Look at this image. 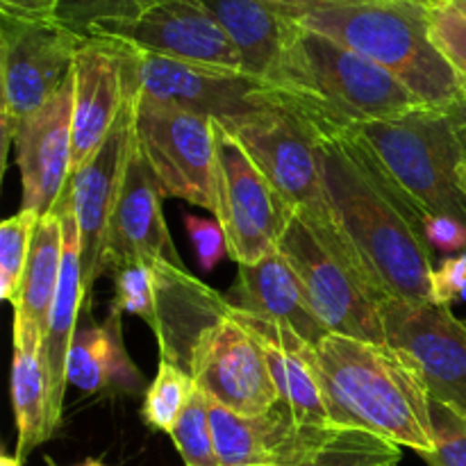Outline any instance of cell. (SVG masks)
I'll return each mask as SVG.
<instances>
[{"mask_svg":"<svg viewBox=\"0 0 466 466\" xmlns=\"http://www.w3.org/2000/svg\"><path fill=\"white\" fill-rule=\"evenodd\" d=\"M194 391L196 382L187 369L167 362V360H159L157 376H155V380L150 382L144 394L141 417L153 431L171 435L180 414L189 405Z\"/></svg>","mask_w":466,"mask_h":466,"instance_id":"obj_29","label":"cell"},{"mask_svg":"<svg viewBox=\"0 0 466 466\" xmlns=\"http://www.w3.org/2000/svg\"><path fill=\"white\" fill-rule=\"evenodd\" d=\"M85 36L116 39L176 62L244 73L235 44L203 0H167L132 21L98 23Z\"/></svg>","mask_w":466,"mask_h":466,"instance_id":"obj_14","label":"cell"},{"mask_svg":"<svg viewBox=\"0 0 466 466\" xmlns=\"http://www.w3.org/2000/svg\"><path fill=\"white\" fill-rule=\"evenodd\" d=\"M59 0H0V14L14 18H55Z\"/></svg>","mask_w":466,"mask_h":466,"instance_id":"obj_39","label":"cell"},{"mask_svg":"<svg viewBox=\"0 0 466 466\" xmlns=\"http://www.w3.org/2000/svg\"><path fill=\"white\" fill-rule=\"evenodd\" d=\"M426 3H449V0H426Z\"/></svg>","mask_w":466,"mask_h":466,"instance_id":"obj_44","label":"cell"},{"mask_svg":"<svg viewBox=\"0 0 466 466\" xmlns=\"http://www.w3.org/2000/svg\"><path fill=\"white\" fill-rule=\"evenodd\" d=\"M126 103L118 44L105 36H85L73 62V171L98 153Z\"/></svg>","mask_w":466,"mask_h":466,"instance_id":"obj_19","label":"cell"},{"mask_svg":"<svg viewBox=\"0 0 466 466\" xmlns=\"http://www.w3.org/2000/svg\"><path fill=\"white\" fill-rule=\"evenodd\" d=\"M387 346L410 364L432 403L466 417V326L451 308L387 299L380 303Z\"/></svg>","mask_w":466,"mask_h":466,"instance_id":"obj_12","label":"cell"},{"mask_svg":"<svg viewBox=\"0 0 466 466\" xmlns=\"http://www.w3.org/2000/svg\"><path fill=\"white\" fill-rule=\"evenodd\" d=\"M77 466H107V464L98 462V460H85V462H82V464H77Z\"/></svg>","mask_w":466,"mask_h":466,"instance_id":"obj_43","label":"cell"},{"mask_svg":"<svg viewBox=\"0 0 466 466\" xmlns=\"http://www.w3.org/2000/svg\"><path fill=\"white\" fill-rule=\"evenodd\" d=\"M444 5L453 7L455 12H460L466 18V0H449V3H444Z\"/></svg>","mask_w":466,"mask_h":466,"instance_id":"obj_41","label":"cell"},{"mask_svg":"<svg viewBox=\"0 0 466 466\" xmlns=\"http://www.w3.org/2000/svg\"><path fill=\"white\" fill-rule=\"evenodd\" d=\"M116 44L121 48L127 96L155 100L221 123L244 118L268 105L262 96V82L246 73L196 66L144 53L123 41Z\"/></svg>","mask_w":466,"mask_h":466,"instance_id":"obj_11","label":"cell"},{"mask_svg":"<svg viewBox=\"0 0 466 466\" xmlns=\"http://www.w3.org/2000/svg\"><path fill=\"white\" fill-rule=\"evenodd\" d=\"M237 308L289 328L314 349L321 344L323 337L330 335L314 312L303 282L280 250L255 264H237Z\"/></svg>","mask_w":466,"mask_h":466,"instance_id":"obj_23","label":"cell"},{"mask_svg":"<svg viewBox=\"0 0 466 466\" xmlns=\"http://www.w3.org/2000/svg\"><path fill=\"white\" fill-rule=\"evenodd\" d=\"M232 303L191 276L187 268L157 262V303L150 323L167 362L189 371L191 350L208 328L228 317Z\"/></svg>","mask_w":466,"mask_h":466,"instance_id":"obj_22","label":"cell"},{"mask_svg":"<svg viewBox=\"0 0 466 466\" xmlns=\"http://www.w3.org/2000/svg\"><path fill=\"white\" fill-rule=\"evenodd\" d=\"M466 299V250L435 264L431 276V303L451 305Z\"/></svg>","mask_w":466,"mask_h":466,"instance_id":"obj_37","label":"cell"},{"mask_svg":"<svg viewBox=\"0 0 466 466\" xmlns=\"http://www.w3.org/2000/svg\"><path fill=\"white\" fill-rule=\"evenodd\" d=\"M12 408L16 421V458L23 462L36 446L55 435L44 344L39 341H14Z\"/></svg>","mask_w":466,"mask_h":466,"instance_id":"obj_27","label":"cell"},{"mask_svg":"<svg viewBox=\"0 0 466 466\" xmlns=\"http://www.w3.org/2000/svg\"><path fill=\"white\" fill-rule=\"evenodd\" d=\"M241 57L246 76L264 82L282 57L289 21L273 0H203Z\"/></svg>","mask_w":466,"mask_h":466,"instance_id":"obj_25","label":"cell"},{"mask_svg":"<svg viewBox=\"0 0 466 466\" xmlns=\"http://www.w3.org/2000/svg\"><path fill=\"white\" fill-rule=\"evenodd\" d=\"M171 440L187 466H221L209 423V399L198 387L171 431Z\"/></svg>","mask_w":466,"mask_h":466,"instance_id":"obj_31","label":"cell"},{"mask_svg":"<svg viewBox=\"0 0 466 466\" xmlns=\"http://www.w3.org/2000/svg\"><path fill=\"white\" fill-rule=\"evenodd\" d=\"M167 0H59L55 18L85 36L98 23L132 21Z\"/></svg>","mask_w":466,"mask_h":466,"instance_id":"obj_32","label":"cell"},{"mask_svg":"<svg viewBox=\"0 0 466 466\" xmlns=\"http://www.w3.org/2000/svg\"><path fill=\"white\" fill-rule=\"evenodd\" d=\"M278 12L390 71L435 109H466L460 82L431 35L426 0H299Z\"/></svg>","mask_w":466,"mask_h":466,"instance_id":"obj_3","label":"cell"},{"mask_svg":"<svg viewBox=\"0 0 466 466\" xmlns=\"http://www.w3.org/2000/svg\"><path fill=\"white\" fill-rule=\"evenodd\" d=\"M226 126L248 150L259 171L268 177L294 214L308 218L330 239L341 241L328 203L319 153L321 141L314 132L299 116L271 103Z\"/></svg>","mask_w":466,"mask_h":466,"instance_id":"obj_7","label":"cell"},{"mask_svg":"<svg viewBox=\"0 0 466 466\" xmlns=\"http://www.w3.org/2000/svg\"><path fill=\"white\" fill-rule=\"evenodd\" d=\"M0 466H21V460L16 455H3L0 458Z\"/></svg>","mask_w":466,"mask_h":466,"instance_id":"obj_42","label":"cell"},{"mask_svg":"<svg viewBox=\"0 0 466 466\" xmlns=\"http://www.w3.org/2000/svg\"><path fill=\"white\" fill-rule=\"evenodd\" d=\"M303 282L314 312L332 335L387 344L380 299L355 267L349 250L294 214L278 246Z\"/></svg>","mask_w":466,"mask_h":466,"instance_id":"obj_6","label":"cell"},{"mask_svg":"<svg viewBox=\"0 0 466 466\" xmlns=\"http://www.w3.org/2000/svg\"><path fill=\"white\" fill-rule=\"evenodd\" d=\"M278 3H299V0H278Z\"/></svg>","mask_w":466,"mask_h":466,"instance_id":"obj_45","label":"cell"},{"mask_svg":"<svg viewBox=\"0 0 466 466\" xmlns=\"http://www.w3.org/2000/svg\"><path fill=\"white\" fill-rule=\"evenodd\" d=\"M317 360L335 426L367 431L417 455L435 449L431 394L391 346L330 332Z\"/></svg>","mask_w":466,"mask_h":466,"instance_id":"obj_4","label":"cell"},{"mask_svg":"<svg viewBox=\"0 0 466 466\" xmlns=\"http://www.w3.org/2000/svg\"><path fill=\"white\" fill-rule=\"evenodd\" d=\"M135 118V98L127 96L116 126L112 127L98 153L85 167L71 173L73 209L82 241L85 296L94 291L96 280L105 273V241L137 141Z\"/></svg>","mask_w":466,"mask_h":466,"instance_id":"obj_15","label":"cell"},{"mask_svg":"<svg viewBox=\"0 0 466 466\" xmlns=\"http://www.w3.org/2000/svg\"><path fill=\"white\" fill-rule=\"evenodd\" d=\"M328 203L350 259L382 300H431L435 262L421 217L382 177L364 146L350 137L319 144Z\"/></svg>","mask_w":466,"mask_h":466,"instance_id":"obj_1","label":"cell"},{"mask_svg":"<svg viewBox=\"0 0 466 466\" xmlns=\"http://www.w3.org/2000/svg\"><path fill=\"white\" fill-rule=\"evenodd\" d=\"M428 7L432 41L453 68L466 105V18L444 3H428Z\"/></svg>","mask_w":466,"mask_h":466,"instance_id":"obj_34","label":"cell"},{"mask_svg":"<svg viewBox=\"0 0 466 466\" xmlns=\"http://www.w3.org/2000/svg\"><path fill=\"white\" fill-rule=\"evenodd\" d=\"M464 326H466V317H464Z\"/></svg>","mask_w":466,"mask_h":466,"instance_id":"obj_46","label":"cell"},{"mask_svg":"<svg viewBox=\"0 0 466 466\" xmlns=\"http://www.w3.org/2000/svg\"><path fill=\"white\" fill-rule=\"evenodd\" d=\"M85 36L57 18L0 14V144L3 162L18 123L48 103L73 73Z\"/></svg>","mask_w":466,"mask_h":466,"instance_id":"obj_8","label":"cell"},{"mask_svg":"<svg viewBox=\"0 0 466 466\" xmlns=\"http://www.w3.org/2000/svg\"><path fill=\"white\" fill-rule=\"evenodd\" d=\"M162 189L135 141L121 196L105 241V271L130 262H164L187 268L162 212Z\"/></svg>","mask_w":466,"mask_h":466,"instance_id":"obj_17","label":"cell"},{"mask_svg":"<svg viewBox=\"0 0 466 466\" xmlns=\"http://www.w3.org/2000/svg\"><path fill=\"white\" fill-rule=\"evenodd\" d=\"M217 139V209L214 217L226 232L228 258L237 264H255L276 253L282 235L294 218L268 177L232 135L214 121Z\"/></svg>","mask_w":466,"mask_h":466,"instance_id":"obj_9","label":"cell"},{"mask_svg":"<svg viewBox=\"0 0 466 466\" xmlns=\"http://www.w3.org/2000/svg\"><path fill=\"white\" fill-rule=\"evenodd\" d=\"M268 466H391L400 462V446L358 428L305 426L278 403L262 414Z\"/></svg>","mask_w":466,"mask_h":466,"instance_id":"obj_18","label":"cell"},{"mask_svg":"<svg viewBox=\"0 0 466 466\" xmlns=\"http://www.w3.org/2000/svg\"><path fill=\"white\" fill-rule=\"evenodd\" d=\"M185 228L191 246H194L196 258H198L200 271H212L228 255L226 232H223L221 223L209 221V218L203 217H194V214H185Z\"/></svg>","mask_w":466,"mask_h":466,"instance_id":"obj_36","label":"cell"},{"mask_svg":"<svg viewBox=\"0 0 466 466\" xmlns=\"http://www.w3.org/2000/svg\"><path fill=\"white\" fill-rule=\"evenodd\" d=\"M189 373L209 400L244 417H262L280 403L262 346L230 314L198 337Z\"/></svg>","mask_w":466,"mask_h":466,"instance_id":"obj_13","label":"cell"},{"mask_svg":"<svg viewBox=\"0 0 466 466\" xmlns=\"http://www.w3.org/2000/svg\"><path fill=\"white\" fill-rule=\"evenodd\" d=\"M114 305L121 314H135L153 323L157 303V262H130L114 271Z\"/></svg>","mask_w":466,"mask_h":466,"instance_id":"obj_33","label":"cell"},{"mask_svg":"<svg viewBox=\"0 0 466 466\" xmlns=\"http://www.w3.org/2000/svg\"><path fill=\"white\" fill-rule=\"evenodd\" d=\"M39 214L21 209L14 217L5 218L0 226V299L16 303L18 287L30 258L32 237L39 226Z\"/></svg>","mask_w":466,"mask_h":466,"instance_id":"obj_30","label":"cell"},{"mask_svg":"<svg viewBox=\"0 0 466 466\" xmlns=\"http://www.w3.org/2000/svg\"><path fill=\"white\" fill-rule=\"evenodd\" d=\"M391 466H399V464H391Z\"/></svg>","mask_w":466,"mask_h":466,"instance_id":"obj_47","label":"cell"},{"mask_svg":"<svg viewBox=\"0 0 466 466\" xmlns=\"http://www.w3.org/2000/svg\"><path fill=\"white\" fill-rule=\"evenodd\" d=\"M135 98L137 144L164 196L217 209L214 118Z\"/></svg>","mask_w":466,"mask_h":466,"instance_id":"obj_10","label":"cell"},{"mask_svg":"<svg viewBox=\"0 0 466 466\" xmlns=\"http://www.w3.org/2000/svg\"><path fill=\"white\" fill-rule=\"evenodd\" d=\"M423 239L431 253L444 258L464 253L466 250V223L453 217H426L423 218Z\"/></svg>","mask_w":466,"mask_h":466,"instance_id":"obj_38","label":"cell"},{"mask_svg":"<svg viewBox=\"0 0 466 466\" xmlns=\"http://www.w3.org/2000/svg\"><path fill=\"white\" fill-rule=\"evenodd\" d=\"M62 221L57 209H53L41 218L32 237L30 258L14 303V341L44 344L62 276Z\"/></svg>","mask_w":466,"mask_h":466,"instance_id":"obj_24","label":"cell"},{"mask_svg":"<svg viewBox=\"0 0 466 466\" xmlns=\"http://www.w3.org/2000/svg\"><path fill=\"white\" fill-rule=\"evenodd\" d=\"M262 96L299 116L319 141L428 107L371 59L294 21L280 62L262 82Z\"/></svg>","mask_w":466,"mask_h":466,"instance_id":"obj_2","label":"cell"},{"mask_svg":"<svg viewBox=\"0 0 466 466\" xmlns=\"http://www.w3.org/2000/svg\"><path fill=\"white\" fill-rule=\"evenodd\" d=\"M432 441L435 449L421 455L428 466H466V417L432 403Z\"/></svg>","mask_w":466,"mask_h":466,"instance_id":"obj_35","label":"cell"},{"mask_svg":"<svg viewBox=\"0 0 466 466\" xmlns=\"http://www.w3.org/2000/svg\"><path fill=\"white\" fill-rule=\"evenodd\" d=\"M214 449L221 466H268L262 417H244L209 400Z\"/></svg>","mask_w":466,"mask_h":466,"instance_id":"obj_28","label":"cell"},{"mask_svg":"<svg viewBox=\"0 0 466 466\" xmlns=\"http://www.w3.org/2000/svg\"><path fill=\"white\" fill-rule=\"evenodd\" d=\"M66 380L85 394H96L114 385L127 391L144 387V376L132 364L123 344L121 312L116 308H112L105 323L76 332L68 353Z\"/></svg>","mask_w":466,"mask_h":466,"instance_id":"obj_26","label":"cell"},{"mask_svg":"<svg viewBox=\"0 0 466 466\" xmlns=\"http://www.w3.org/2000/svg\"><path fill=\"white\" fill-rule=\"evenodd\" d=\"M59 221H62V276H59L57 294L48 317V330L44 339V364L48 376L50 394V423L57 431L62 419L64 399H66V364L71 353L73 337H76L77 314L85 303V280H82V241L77 228L76 209H73L71 177L59 196L57 205Z\"/></svg>","mask_w":466,"mask_h":466,"instance_id":"obj_21","label":"cell"},{"mask_svg":"<svg viewBox=\"0 0 466 466\" xmlns=\"http://www.w3.org/2000/svg\"><path fill=\"white\" fill-rule=\"evenodd\" d=\"M458 185H460V191H462L464 198H466V157L462 159V164L458 167Z\"/></svg>","mask_w":466,"mask_h":466,"instance_id":"obj_40","label":"cell"},{"mask_svg":"<svg viewBox=\"0 0 466 466\" xmlns=\"http://www.w3.org/2000/svg\"><path fill=\"white\" fill-rule=\"evenodd\" d=\"M353 137L421 221L453 217L466 223V198L458 185V167L466 157V109L421 107L369 123Z\"/></svg>","mask_w":466,"mask_h":466,"instance_id":"obj_5","label":"cell"},{"mask_svg":"<svg viewBox=\"0 0 466 466\" xmlns=\"http://www.w3.org/2000/svg\"><path fill=\"white\" fill-rule=\"evenodd\" d=\"M14 146L23 182L21 209L44 218L73 173V73L48 103L18 123Z\"/></svg>","mask_w":466,"mask_h":466,"instance_id":"obj_16","label":"cell"},{"mask_svg":"<svg viewBox=\"0 0 466 466\" xmlns=\"http://www.w3.org/2000/svg\"><path fill=\"white\" fill-rule=\"evenodd\" d=\"M230 317L248 328L262 346L268 371L280 394V403L289 410L291 419L305 426L332 423L317 349L300 339L289 328L246 312L235 303Z\"/></svg>","mask_w":466,"mask_h":466,"instance_id":"obj_20","label":"cell"}]
</instances>
